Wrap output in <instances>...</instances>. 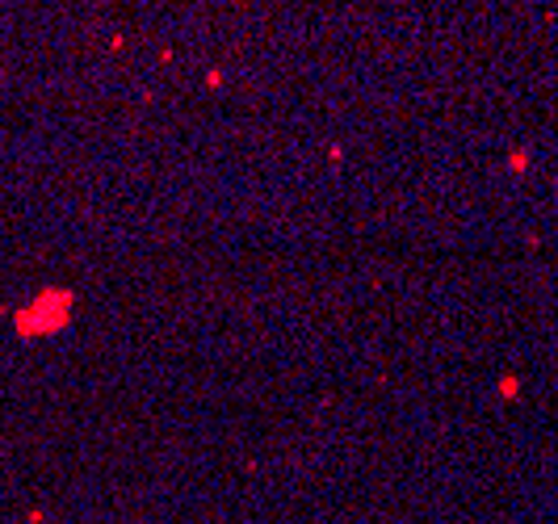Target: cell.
<instances>
[{"instance_id":"1","label":"cell","mask_w":558,"mask_h":524,"mask_svg":"<svg viewBox=\"0 0 558 524\" xmlns=\"http://www.w3.org/2000/svg\"><path fill=\"white\" fill-rule=\"evenodd\" d=\"M72 315V294L68 290H43L26 310H17V331L22 336H51L68 324Z\"/></svg>"}]
</instances>
